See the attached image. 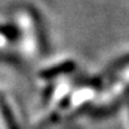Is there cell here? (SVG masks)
Listing matches in <instances>:
<instances>
[{"label": "cell", "instance_id": "1", "mask_svg": "<svg viewBox=\"0 0 129 129\" xmlns=\"http://www.w3.org/2000/svg\"><path fill=\"white\" fill-rule=\"evenodd\" d=\"M123 85H129V79H127L124 83H123ZM125 89V86H122V88H118V89H115V91H114V94L113 95H115V94H118L119 91H123Z\"/></svg>", "mask_w": 129, "mask_h": 129}]
</instances>
